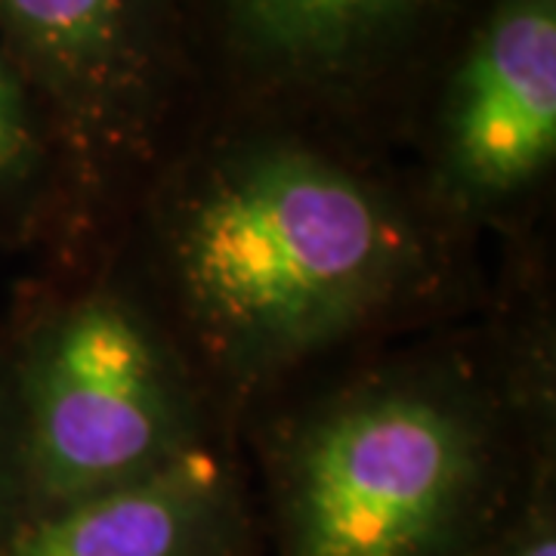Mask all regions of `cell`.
<instances>
[{
    "label": "cell",
    "instance_id": "obj_1",
    "mask_svg": "<svg viewBox=\"0 0 556 556\" xmlns=\"http://www.w3.org/2000/svg\"><path fill=\"white\" fill-rule=\"evenodd\" d=\"M405 226L368 186L298 149L229 161L182 207L174 266L201 328L241 362L338 338L399 291Z\"/></svg>",
    "mask_w": 556,
    "mask_h": 556
},
{
    "label": "cell",
    "instance_id": "obj_2",
    "mask_svg": "<svg viewBox=\"0 0 556 556\" xmlns=\"http://www.w3.org/2000/svg\"><path fill=\"white\" fill-rule=\"evenodd\" d=\"M7 378L16 477L31 510L146 477L182 452L159 346L112 300H87L47 321Z\"/></svg>",
    "mask_w": 556,
    "mask_h": 556
},
{
    "label": "cell",
    "instance_id": "obj_3",
    "mask_svg": "<svg viewBox=\"0 0 556 556\" xmlns=\"http://www.w3.org/2000/svg\"><path fill=\"white\" fill-rule=\"evenodd\" d=\"M477 479L479 442L455 408L415 393L353 402L300 445L288 556H433Z\"/></svg>",
    "mask_w": 556,
    "mask_h": 556
},
{
    "label": "cell",
    "instance_id": "obj_4",
    "mask_svg": "<svg viewBox=\"0 0 556 556\" xmlns=\"http://www.w3.org/2000/svg\"><path fill=\"white\" fill-rule=\"evenodd\" d=\"M0 40L80 159H118L142 137L159 87L161 0H0Z\"/></svg>",
    "mask_w": 556,
    "mask_h": 556
},
{
    "label": "cell",
    "instance_id": "obj_5",
    "mask_svg": "<svg viewBox=\"0 0 556 556\" xmlns=\"http://www.w3.org/2000/svg\"><path fill=\"white\" fill-rule=\"evenodd\" d=\"M556 152V0H501L460 65L448 161L479 195L514 192Z\"/></svg>",
    "mask_w": 556,
    "mask_h": 556
},
{
    "label": "cell",
    "instance_id": "obj_6",
    "mask_svg": "<svg viewBox=\"0 0 556 556\" xmlns=\"http://www.w3.org/2000/svg\"><path fill=\"white\" fill-rule=\"evenodd\" d=\"M219 517V464L182 448L146 477L13 517L0 556H204Z\"/></svg>",
    "mask_w": 556,
    "mask_h": 556
},
{
    "label": "cell",
    "instance_id": "obj_7",
    "mask_svg": "<svg viewBox=\"0 0 556 556\" xmlns=\"http://www.w3.org/2000/svg\"><path fill=\"white\" fill-rule=\"evenodd\" d=\"M266 56L306 72L343 68L396 35L424 0H226Z\"/></svg>",
    "mask_w": 556,
    "mask_h": 556
},
{
    "label": "cell",
    "instance_id": "obj_8",
    "mask_svg": "<svg viewBox=\"0 0 556 556\" xmlns=\"http://www.w3.org/2000/svg\"><path fill=\"white\" fill-rule=\"evenodd\" d=\"M43 152L38 102L0 40V211L13 207L31 186Z\"/></svg>",
    "mask_w": 556,
    "mask_h": 556
},
{
    "label": "cell",
    "instance_id": "obj_9",
    "mask_svg": "<svg viewBox=\"0 0 556 556\" xmlns=\"http://www.w3.org/2000/svg\"><path fill=\"white\" fill-rule=\"evenodd\" d=\"M20 492L16 477V433H13V405H10V378L0 365V532L13 514V497Z\"/></svg>",
    "mask_w": 556,
    "mask_h": 556
},
{
    "label": "cell",
    "instance_id": "obj_10",
    "mask_svg": "<svg viewBox=\"0 0 556 556\" xmlns=\"http://www.w3.org/2000/svg\"><path fill=\"white\" fill-rule=\"evenodd\" d=\"M514 556H556V541L551 532H538L532 535Z\"/></svg>",
    "mask_w": 556,
    "mask_h": 556
}]
</instances>
